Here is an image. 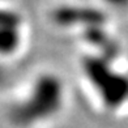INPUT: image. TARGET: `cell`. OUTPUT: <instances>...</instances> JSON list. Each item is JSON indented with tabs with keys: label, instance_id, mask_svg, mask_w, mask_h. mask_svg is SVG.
Returning a JSON list of instances; mask_svg holds the SVG:
<instances>
[{
	"label": "cell",
	"instance_id": "7a4b0ae2",
	"mask_svg": "<svg viewBox=\"0 0 128 128\" xmlns=\"http://www.w3.org/2000/svg\"><path fill=\"white\" fill-rule=\"evenodd\" d=\"M82 71L110 108H118L128 100V78L114 71L106 59L100 56H86L82 59Z\"/></svg>",
	"mask_w": 128,
	"mask_h": 128
},
{
	"label": "cell",
	"instance_id": "6da1fadb",
	"mask_svg": "<svg viewBox=\"0 0 128 128\" xmlns=\"http://www.w3.org/2000/svg\"><path fill=\"white\" fill-rule=\"evenodd\" d=\"M64 101L66 88L62 78L52 72H42L9 107L10 120L21 128L38 126L55 118L62 111Z\"/></svg>",
	"mask_w": 128,
	"mask_h": 128
},
{
	"label": "cell",
	"instance_id": "3957f363",
	"mask_svg": "<svg viewBox=\"0 0 128 128\" xmlns=\"http://www.w3.org/2000/svg\"><path fill=\"white\" fill-rule=\"evenodd\" d=\"M21 17L14 9H2L0 17V50L5 56H12L21 44Z\"/></svg>",
	"mask_w": 128,
	"mask_h": 128
}]
</instances>
